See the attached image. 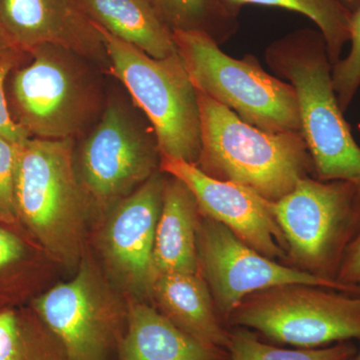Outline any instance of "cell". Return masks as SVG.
<instances>
[{
    "label": "cell",
    "instance_id": "31",
    "mask_svg": "<svg viewBox=\"0 0 360 360\" xmlns=\"http://www.w3.org/2000/svg\"><path fill=\"white\" fill-rule=\"evenodd\" d=\"M4 307H4V305L0 304V310L4 309Z\"/></svg>",
    "mask_w": 360,
    "mask_h": 360
},
{
    "label": "cell",
    "instance_id": "25",
    "mask_svg": "<svg viewBox=\"0 0 360 360\" xmlns=\"http://www.w3.org/2000/svg\"><path fill=\"white\" fill-rule=\"evenodd\" d=\"M16 153L18 143L0 135V224L25 231L15 205Z\"/></svg>",
    "mask_w": 360,
    "mask_h": 360
},
{
    "label": "cell",
    "instance_id": "3",
    "mask_svg": "<svg viewBox=\"0 0 360 360\" xmlns=\"http://www.w3.org/2000/svg\"><path fill=\"white\" fill-rule=\"evenodd\" d=\"M198 103L201 148L195 165L208 176L245 187L269 202L288 195L300 179L314 177L300 132L257 129L200 92Z\"/></svg>",
    "mask_w": 360,
    "mask_h": 360
},
{
    "label": "cell",
    "instance_id": "22",
    "mask_svg": "<svg viewBox=\"0 0 360 360\" xmlns=\"http://www.w3.org/2000/svg\"><path fill=\"white\" fill-rule=\"evenodd\" d=\"M35 248H39L25 231L0 224V304H22L32 292Z\"/></svg>",
    "mask_w": 360,
    "mask_h": 360
},
{
    "label": "cell",
    "instance_id": "9",
    "mask_svg": "<svg viewBox=\"0 0 360 360\" xmlns=\"http://www.w3.org/2000/svg\"><path fill=\"white\" fill-rule=\"evenodd\" d=\"M92 203L115 205L160 170L153 130L132 120L120 103H110L86 136L75 161Z\"/></svg>",
    "mask_w": 360,
    "mask_h": 360
},
{
    "label": "cell",
    "instance_id": "21",
    "mask_svg": "<svg viewBox=\"0 0 360 360\" xmlns=\"http://www.w3.org/2000/svg\"><path fill=\"white\" fill-rule=\"evenodd\" d=\"M163 21L174 30H198L219 45L238 32V18L220 0H148Z\"/></svg>",
    "mask_w": 360,
    "mask_h": 360
},
{
    "label": "cell",
    "instance_id": "7",
    "mask_svg": "<svg viewBox=\"0 0 360 360\" xmlns=\"http://www.w3.org/2000/svg\"><path fill=\"white\" fill-rule=\"evenodd\" d=\"M265 203L285 239V264L340 283L345 251L360 231L359 187L309 176L281 200Z\"/></svg>",
    "mask_w": 360,
    "mask_h": 360
},
{
    "label": "cell",
    "instance_id": "15",
    "mask_svg": "<svg viewBox=\"0 0 360 360\" xmlns=\"http://www.w3.org/2000/svg\"><path fill=\"white\" fill-rule=\"evenodd\" d=\"M118 360H229L226 349L206 345L177 328L155 307L130 302Z\"/></svg>",
    "mask_w": 360,
    "mask_h": 360
},
{
    "label": "cell",
    "instance_id": "12",
    "mask_svg": "<svg viewBox=\"0 0 360 360\" xmlns=\"http://www.w3.org/2000/svg\"><path fill=\"white\" fill-rule=\"evenodd\" d=\"M168 175L158 172L113 205L101 234L104 262L124 290L137 300L151 298L155 232Z\"/></svg>",
    "mask_w": 360,
    "mask_h": 360
},
{
    "label": "cell",
    "instance_id": "10",
    "mask_svg": "<svg viewBox=\"0 0 360 360\" xmlns=\"http://www.w3.org/2000/svg\"><path fill=\"white\" fill-rule=\"evenodd\" d=\"M198 251L200 274L225 324L246 296L283 284H309L360 295V285L324 281L264 257L225 225L203 214L198 227Z\"/></svg>",
    "mask_w": 360,
    "mask_h": 360
},
{
    "label": "cell",
    "instance_id": "17",
    "mask_svg": "<svg viewBox=\"0 0 360 360\" xmlns=\"http://www.w3.org/2000/svg\"><path fill=\"white\" fill-rule=\"evenodd\" d=\"M201 215L188 187L168 175L155 232V278L160 274H200L198 233Z\"/></svg>",
    "mask_w": 360,
    "mask_h": 360
},
{
    "label": "cell",
    "instance_id": "1",
    "mask_svg": "<svg viewBox=\"0 0 360 360\" xmlns=\"http://www.w3.org/2000/svg\"><path fill=\"white\" fill-rule=\"evenodd\" d=\"M264 56L270 70L295 90L315 179L342 180L360 189V146L336 97L323 35L312 28L295 30L272 41Z\"/></svg>",
    "mask_w": 360,
    "mask_h": 360
},
{
    "label": "cell",
    "instance_id": "28",
    "mask_svg": "<svg viewBox=\"0 0 360 360\" xmlns=\"http://www.w3.org/2000/svg\"><path fill=\"white\" fill-rule=\"evenodd\" d=\"M13 49H20L14 44L13 39L9 37L6 30L2 27L1 23H0V56L6 53V52L13 51Z\"/></svg>",
    "mask_w": 360,
    "mask_h": 360
},
{
    "label": "cell",
    "instance_id": "30",
    "mask_svg": "<svg viewBox=\"0 0 360 360\" xmlns=\"http://www.w3.org/2000/svg\"><path fill=\"white\" fill-rule=\"evenodd\" d=\"M349 360H360V345L359 347H357V352H355L354 356H352Z\"/></svg>",
    "mask_w": 360,
    "mask_h": 360
},
{
    "label": "cell",
    "instance_id": "4",
    "mask_svg": "<svg viewBox=\"0 0 360 360\" xmlns=\"http://www.w3.org/2000/svg\"><path fill=\"white\" fill-rule=\"evenodd\" d=\"M184 68L200 94L264 131L300 132V108L292 85L262 68L252 54L231 58L212 37L198 30H174Z\"/></svg>",
    "mask_w": 360,
    "mask_h": 360
},
{
    "label": "cell",
    "instance_id": "5",
    "mask_svg": "<svg viewBox=\"0 0 360 360\" xmlns=\"http://www.w3.org/2000/svg\"><path fill=\"white\" fill-rule=\"evenodd\" d=\"M79 56L61 47L40 45L11 70L6 98L13 122L30 137L75 139L99 108L96 85Z\"/></svg>",
    "mask_w": 360,
    "mask_h": 360
},
{
    "label": "cell",
    "instance_id": "26",
    "mask_svg": "<svg viewBox=\"0 0 360 360\" xmlns=\"http://www.w3.org/2000/svg\"><path fill=\"white\" fill-rule=\"evenodd\" d=\"M25 56V52L20 49H13L0 56V135L15 143L25 141L30 136L13 122L9 112L6 98V82L11 70Z\"/></svg>",
    "mask_w": 360,
    "mask_h": 360
},
{
    "label": "cell",
    "instance_id": "8",
    "mask_svg": "<svg viewBox=\"0 0 360 360\" xmlns=\"http://www.w3.org/2000/svg\"><path fill=\"white\" fill-rule=\"evenodd\" d=\"M331 290L295 283L257 291L232 310L226 326L298 348L360 340V295Z\"/></svg>",
    "mask_w": 360,
    "mask_h": 360
},
{
    "label": "cell",
    "instance_id": "24",
    "mask_svg": "<svg viewBox=\"0 0 360 360\" xmlns=\"http://www.w3.org/2000/svg\"><path fill=\"white\" fill-rule=\"evenodd\" d=\"M349 52L333 66V82L340 110L347 112L360 89V6L350 14Z\"/></svg>",
    "mask_w": 360,
    "mask_h": 360
},
{
    "label": "cell",
    "instance_id": "2",
    "mask_svg": "<svg viewBox=\"0 0 360 360\" xmlns=\"http://www.w3.org/2000/svg\"><path fill=\"white\" fill-rule=\"evenodd\" d=\"M91 203L78 176L75 139L28 137L18 143L16 212L41 251L65 266L79 264Z\"/></svg>",
    "mask_w": 360,
    "mask_h": 360
},
{
    "label": "cell",
    "instance_id": "20",
    "mask_svg": "<svg viewBox=\"0 0 360 360\" xmlns=\"http://www.w3.org/2000/svg\"><path fill=\"white\" fill-rule=\"evenodd\" d=\"M238 18L245 6L278 7L309 18L323 35L331 65L340 60L343 47L349 42L350 13L338 0H220Z\"/></svg>",
    "mask_w": 360,
    "mask_h": 360
},
{
    "label": "cell",
    "instance_id": "29",
    "mask_svg": "<svg viewBox=\"0 0 360 360\" xmlns=\"http://www.w3.org/2000/svg\"><path fill=\"white\" fill-rule=\"evenodd\" d=\"M338 1L342 4L350 13H352L360 6V0H338Z\"/></svg>",
    "mask_w": 360,
    "mask_h": 360
},
{
    "label": "cell",
    "instance_id": "18",
    "mask_svg": "<svg viewBox=\"0 0 360 360\" xmlns=\"http://www.w3.org/2000/svg\"><path fill=\"white\" fill-rule=\"evenodd\" d=\"M90 18L115 37L165 58L177 53L172 28L148 0H80Z\"/></svg>",
    "mask_w": 360,
    "mask_h": 360
},
{
    "label": "cell",
    "instance_id": "23",
    "mask_svg": "<svg viewBox=\"0 0 360 360\" xmlns=\"http://www.w3.org/2000/svg\"><path fill=\"white\" fill-rule=\"evenodd\" d=\"M357 352L352 341L321 348L286 349L267 345L255 331L245 328L229 330V360H349Z\"/></svg>",
    "mask_w": 360,
    "mask_h": 360
},
{
    "label": "cell",
    "instance_id": "6",
    "mask_svg": "<svg viewBox=\"0 0 360 360\" xmlns=\"http://www.w3.org/2000/svg\"><path fill=\"white\" fill-rule=\"evenodd\" d=\"M96 25L108 54V71L148 117L160 156L196 165L201 148L198 92L179 54L151 58Z\"/></svg>",
    "mask_w": 360,
    "mask_h": 360
},
{
    "label": "cell",
    "instance_id": "16",
    "mask_svg": "<svg viewBox=\"0 0 360 360\" xmlns=\"http://www.w3.org/2000/svg\"><path fill=\"white\" fill-rule=\"evenodd\" d=\"M156 309L177 328L206 345L227 350L229 330L217 312L200 274H160L151 298Z\"/></svg>",
    "mask_w": 360,
    "mask_h": 360
},
{
    "label": "cell",
    "instance_id": "13",
    "mask_svg": "<svg viewBox=\"0 0 360 360\" xmlns=\"http://www.w3.org/2000/svg\"><path fill=\"white\" fill-rule=\"evenodd\" d=\"M160 172L188 187L203 215L225 225L264 257L285 264V239L264 198L245 187L212 179L184 160L160 156Z\"/></svg>",
    "mask_w": 360,
    "mask_h": 360
},
{
    "label": "cell",
    "instance_id": "11",
    "mask_svg": "<svg viewBox=\"0 0 360 360\" xmlns=\"http://www.w3.org/2000/svg\"><path fill=\"white\" fill-rule=\"evenodd\" d=\"M30 305L63 343L68 360H106L122 340V309L87 258L70 281L35 296Z\"/></svg>",
    "mask_w": 360,
    "mask_h": 360
},
{
    "label": "cell",
    "instance_id": "19",
    "mask_svg": "<svg viewBox=\"0 0 360 360\" xmlns=\"http://www.w3.org/2000/svg\"><path fill=\"white\" fill-rule=\"evenodd\" d=\"M0 360H68L63 343L28 305L0 310Z\"/></svg>",
    "mask_w": 360,
    "mask_h": 360
},
{
    "label": "cell",
    "instance_id": "14",
    "mask_svg": "<svg viewBox=\"0 0 360 360\" xmlns=\"http://www.w3.org/2000/svg\"><path fill=\"white\" fill-rule=\"evenodd\" d=\"M0 23L20 51L53 45L108 61L103 37L80 0H0Z\"/></svg>",
    "mask_w": 360,
    "mask_h": 360
},
{
    "label": "cell",
    "instance_id": "27",
    "mask_svg": "<svg viewBox=\"0 0 360 360\" xmlns=\"http://www.w3.org/2000/svg\"><path fill=\"white\" fill-rule=\"evenodd\" d=\"M338 281L348 285H360V231L345 251Z\"/></svg>",
    "mask_w": 360,
    "mask_h": 360
}]
</instances>
